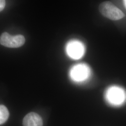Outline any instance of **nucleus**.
Returning <instances> with one entry per match:
<instances>
[{"label": "nucleus", "mask_w": 126, "mask_h": 126, "mask_svg": "<svg viewBox=\"0 0 126 126\" xmlns=\"http://www.w3.org/2000/svg\"><path fill=\"white\" fill-rule=\"evenodd\" d=\"M6 4V2L3 0H0V12L4 9Z\"/></svg>", "instance_id": "obj_8"}, {"label": "nucleus", "mask_w": 126, "mask_h": 126, "mask_svg": "<svg viewBox=\"0 0 126 126\" xmlns=\"http://www.w3.org/2000/svg\"><path fill=\"white\" fill-rule=\"evenodd\" d=\"M90 71L88 67L84 64H79L73 66L70 71V76L74 81H85L90 75Z\"/></svg>", "instance_id": "obj_5"}, {"label": "nucleus", "mask_w": 126, "mask_h": 126, "mask_svg": "<svg viewBox=\"0 0 126 126\" xmlns=\"http://www.w3.org/2000/svg\"><path fill=\"white\" fill-rule=\"evenodd\" d=\"M25 42L23 35L11 36L7 32L3 33L0 36V44L9 48H18L23 46Z\"/></svg>", "instance_id": "obj_3"}, {"label": "nucleus", "mask_w": 126, "mask_h": 126, "mask_svg": "<svg viewBox=\"0 0 126 126\" xmlns=\"http://www.w3.org/2000/svg\"><path fill=\"white\" fill-rule=\"evenodd\" d=\"M99 10L104 16L113 21L121 19L125 16L124 14L121 9L109 1H104L100 3Z\"/></svg>", "instance_id": "obj_1"}, {"label": "nucleus", "mask_w": 126, "mask_h": 126, "mask_svg": "<svg viewBox=\"0 0 126 126\" xmlns=\"http://www.w3.org/2000/svg\"><path fill=\"white\" fill-rule=\"evenodd\" d=\"M123 2H124V4L125 5V7L126 8V0H124V1H123Z\"/></svg>", "instance_id": "obj_9"}, {"label": "nucleus", "mask_w": 126, "mask_h": 126, "mask_svg": "<svg viewBox=\"0 0 126 126\" xmlns=\"http://www.w3.org/2000/svg\"><path fill=\"white\" fill-rule=\"evenodd\" d=\"M23 124V126H43V122L39 114L31 112L24 117Z\"/></svg>", "instance_id": "obj_6"}, {"label": "nucleus", "mask_w": 126, "mask_h": 126, "mask_svg": "<svg viewBox=\"0 0 126 126\" xmlns=\"http://www.w3.org/2000/svg\"><path fill=\"white\" fill-rule=\"evenodd\" d=\"M9 112L7 108L4 105H0V125L6 122L9 118Z\"/></svg>", "instance_id": "obj_7"}, {"label": "nucleus", "mask_w": 126, "mask_h": 126, "mask_svg": "<svg viewBox=\"0 0 126 126\" xmlns=\"http://www.w3.org/2000/svg\"><path fill=\"white\" fill-rule=\"evenodd\" d=\"M106 98L109 103L114 106H119L125 101L126 94L121 88L117 86H112L107 91Z\"/></svg>", "instance_id": "obj_2"}, {"label": "nucleus", "mask_w": 126, "mask_h": 126, "mask_svg": "<svg viewBox=\"0 0 126 126\" xmlns=\"http://www.w3.org/2000/svg\"><path fill=\"white\" fill-rule=\"evenodd\" d=\"M66 50L68 55L72 59H78L83 57L85 52V48L83 44L79 41L73 40L67 44Z\"/></svg>", "instance_id": "obj_4"}]
</instances>
